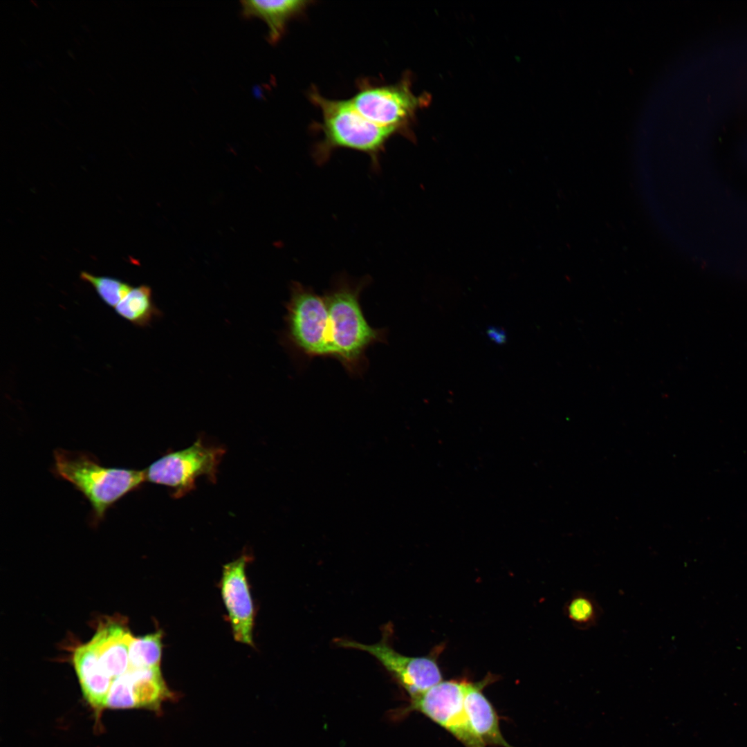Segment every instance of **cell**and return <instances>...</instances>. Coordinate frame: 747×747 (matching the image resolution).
I'll list each match as a JSON object with an SVG mask.
<instances>
[{
	"label": "cell",
	"instance_id": "obj_1",
	"mask_svg": "<svg viewBox=\"0 0 747 747\" xmlns=\"http://www.w3.org/2000/svg\"><path fill=\"white\" fill-rule=\"evenodd\" d=\"M369 282V277L356 282L340 276L324 295L333 358L353 375L362 371L367 349L375 343L386 341V331L371 326L360 306L361 292Z\"/></svg>",
	"mask_w": 747,
	"mask_h": 747
},
{
	"label": "cell",
	"instance_id": "obj_2",
	"mask_svg": "<svg viewBox=\"0 0 747 747\" xmlns=\"http://www.w3.org/2000/svg\"><path fill=\"white\" fill-rule=\"evenodd\" d=\"M309 99L319 108L322 115L319 128L323 136L313 149L315 162L322 165L335 150L345 148L368 155L371 168L377 172L380 169V156L386 143L398 132L367 120L350 100L329 99L315 89L310 91Z\"/></svg>",
	"mask_w": 747,
	"mask_h": 747
},
{
	"label": "cell",
	"instance_id": "obj_3",
	"mask_svg": "<svg viewBox=\"0 0 747 747\" xmlns=\"http://www.w3.org/2000/svg\"><path fill=\"white\" fill-rule=\"evenodd\" d=\"M54 474L71 483L91 506V522L97 526L108 509L146 481L145 471L102 465L93 454L56 449Z\"/></svg>",
	"mask_w": 747,
	"mask_h": 747
},
{
	"label": "cell",
	"instance_id": "obj_4",
	"mask_svg": "<svg viewBox=\"0 0 747 747\" xmlns=\"http://www.w3.org/2000/svg\"><path fill=\"white\" fill-rule=\"evenodd\" d=\"M290 288V299L285 305V343L308 358H333L324 296L297 282H292Z\"/></svg>",
	"mask_w": 747,
	"mask_h": 747
},
{
	"label": "cell",
	"instance_id": "obj_5",
	"mask_svg": "<svg viewBox=\"0 0 747 747\" xmlns=\"http://www.w3.org/2000/svg\"><path fill=\"white\" fill-rule=\"evenodd\" d=\"M408 77L391 84H374L365 80L358 84V91L350 99L357 111L369 121L407 135L409 126L416 113L425 107L427 94L416 95Z\"/></svg>",
	"mask_w": 747,
	"mask_h": 747
},
{
	"label": "cell",
	"instance_id": "obj_6",
	"mask_svg": "<svg viewBox=\"0 0 747 747\" xmlns=\"http://www.w3.org/2000/svg\"><path fill=\"white\" fill-rule=\"evenodd\" d=\"M224 452L222 448L204 445L199 438L190 447L167 453L153 462L144 470L146 481L172 488V497L180 498L194 489L201 476L216 481Z\"/></svg>",
	"mask_w": 747,
	"mask_h": 747
},
{
	"label": "cell",
	"instance_id": "obj_7",
	"mask_svg": "<svg viewBox=\"0 0 747 747\" xmlns=\"http://www.w3.org/2000/svg\"><path fill=\"white\" fill-rule=\"evenodd\" d=\"M380 640L367 645L338 638L337 646L358 649L374 656L409 695L414 698L442 681L441 673L435 659L429 656H409L397 652L393 647V627L387 624L382 627Z\"/></svg>",
	"mask_w": 747,
	"mask_h": 747
},
{
	"label": "cell",
	"instance_id": "obj_8",
	"mask_svg": "<svg viewBox=\"0 0 747 747\" xmlns=\"http://www.w3.org/2000/svg\"><path fill=\"white\" fill-rule=\"evenodd\" d=\"M465 681H441L411 699L407 711H418L450 732L465 747H486L465 712Z\"/></svg>",
	"mask_w": 747,
	"mask_h": 747
},
{
	"label": "cell",
	"instance_id": "obj_9",
	"mask_svg": "<svg viewBox=\"0 0 747 747\" xmlns=\"http://www.w3.org/2000/svg\"><path fill=\"white\" fill-rule=\"evenodd\" d=\"M248 559V556L242 555L223 566L221 589L234 639L253 646L255 612L246 575Z\"/></svg>",
	"mask_w": 747,
	"mask_h": 747
},
{
	"label": "cell",
	"instance_id": "obj_10",
	"mask_svg": "<svg viewBox=\"0 0 747 747\" xmlns=\"http://www.w3.org/2000/svg\"><path fill=\"white\" fill-rule=\"evenodd\" d=\"M133 638L122 620L110 618L98 625L89 642L101 667L113 681L129 670V649Z\"/></svg>",
	"mask_w": 747,
	"mask_h": 747
},
{
	"label": "cell",
	"instance_id": "obj_11",
	"mask_svg": "<svg viewBox=\"0 0 747 747\" xmlns=\"http://www.w3.org/2000/svg\"><path fill=\"white\" fill-rule=\"evenodd\" d=\"M490 679L478 683L466 682L463 704L469 720L483 743L501 747H513L504 738L497 713L482 692Z\"/></svg>",
	"mask_w": 747,
	"mask_h": 747
},
{
	"label": "cell",
	"instance_id": "obj_12",
	"mask_svg": "<svg viewBox=\"0 0 747 747\" xmlns=\"http://www.w3.org/2000/svg\"><path fill=\"white\" fill-rule=\"evenodd\" d=\"M72 661L83 697L95 710L104 709L113 680L101 667L89 642L74 649Z\"/></svg>",
	"mask_w": 747,
	"mask_h": 747
},
{
	"label": "cell",
	"instance_id": "obj_13",
	"mask_svg": "<svg viewBox=\"0 0 747 747\" xmlns=\"http://www.w3.org/2000/svg\"><path fill=\"white\" fill-rule=\"evenodd\" d=\"M309 1L303 0H246L241 1L244 17L261 19L268 28V39L277 42L285 32L287 23L304 11Z\"/></svg>",
	"mask_w": 747,
	"mask_h": 747
},
{
	"label": "cell",
	"instance_id": "obj_14",
	"mask_svg": "<svg viewBox=\"0 0 747 747\" xmlns=\"http://www.w3.org/2000/svg\"><path fill=\"white\" fill-rule=\"evenodd\" d=\"M123 676L134 708L157 710L164 701L173 697L163 678L160 667L129 669Z\"/></svg>",
	"mask_w": 747,
	"mask_h": 747
},
{
	"label": "cell",
	"instance_id": "obj_15",
	"mask_svg": "<svg viewBox=\"0 0 747 747\" xmlns=\"http://www.w3.org/2000/svg\"><path fill=\"white\" fill-rule=\"evenodd\" d=\"M114 308L119 316L139 327L148 326L163 315L154 302L151 288L145 284L132 288Z\"/></svg>",
	"mask_w": 747,
	"mask_h": 747
},
{
	"label": "cell",
	"instance_id": "obj_16",
	"mask_svg": "<svg viewBox=\"0 0 747 747\" xmlns=\"http://www.w3.org/2000/svg\"><path fill=\"white\" fill-rule=\"evenodd\" d=\"M162 632L133 638L129 649V670L160 667Z\"/></svg>",
	"mask_w": 747,
	"mask_h": 747
},
{
	"label": "cell",
	"instance_id": "obj_17",
	"mask_svg": "<svg viewBox=\"0 0 747 747\" xmlns=\"http://www.w3.org/2000/svg\"><path fill=\"white\" fill-rule=\"evenodd\" d=\"M564 613L575 627L586 630L598 624L602 611L591 593L577 591L566 603Z\"/></svg>",
	"mask_w": 747,
	"mask_h": 747
},
{
	"label": "cell",
	"instance_id": "obj_18",
	"mask_svg": "<svg viewBox=\"0 0 747 747\" xmlns=\"http://www.w3.org/2000/svg\"><path fill=\"white\" fill-rule=\"evenodd\" d=\"M80 279L89 284L101 300L107 306L115 308L133 288L127 282L108 276H96L86 271L80 275Z\"/></svg>",
	"mask_w": 747,
	"mask_h": 747
},
{
	"label": "cell",
	"instance_id": "obj_19",
	"mask_svg": "<svg viewBox=\"0 0 747 747\" xmlns=\"http://www.w3.org/2000/svg\"><path fill=\"white\" fill-rule=\"evenodd\" d=\"M487 335L492 342L497 344H504L506 341V334L505 331L500 328L495 326L489 327L487 330Z\"/></svg>",
	"mask_w": 747,
	"mask_h": 747
}]
</instances>
